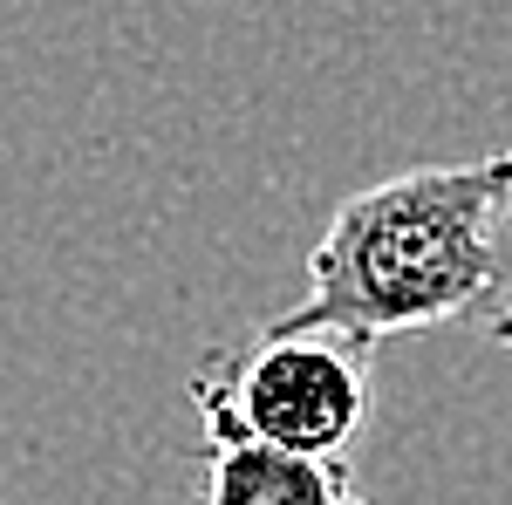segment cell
Listing matches in <instances>:
<instances>
[{
  "mask_svg": "<svg viewBox=\"0 0 512 505\" xmlns=\"http://www.w3.org/2000/svg\"><path fill=\"white\" fill-rule=\"evenodd\" d=\"M198 465H205V505H369L349 458L198 437Z\"/></svg>",
  "mask_w": 512,
  "mask_h": 505,
  "instance_id": "cell-3",
  "label": "cell"
},
{
  "mask_svg": "<svg viewBox=\"0 0 512 505\" xmlns=\"http://www.w3.org/2000/svg\"><path fill=\"white\" fill-rule=\"evenodd\" d=\"M192 403L205 437L274 444L308 458H349L376 403V342L349 328L267 321L239 349L212 355L192 376Z\"/></svg>",
  "mask_w": 512,
  "mask_h": 505,
  "instance_id": "cell-2",
  "label": "cell"
},
{
  "mask_svg": "<svg viewBox=\"0 0 512 505\" xmlns=\"http://www.w3.org/2000/svg\"><path fill=\"white\" fill-rule=\"evenodd\" d=\"M280 321L362 342L478 328L512 349V151L417 164L342 198Z\"/></svg>",
  "mask_w": 512,
  "mask_h": 505,
  "instance_id": "cell-1",
  "label": "cell"
}]
</instances>
